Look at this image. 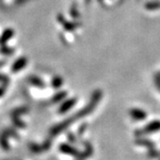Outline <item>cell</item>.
Here are the masks:
<instances>
[{
  "mask_svg": "<svg viewBox=\"0 0 160 160\" xmlns=\"http://www.w3.org/2000/svg\"><path fill=\"white\" fill-rule=\"evenodd\" d=\"M131 116L136 120H144L147 115H146V113L144 111H141V110H138V109H134V110H131Z\"/></svg>",
  "mask_w": 160,
  "mask_h": 160,
  "instance_id": "cell-4",
  "label": "cell"
},
{
  "mask_svg": "<svg viewBox=\"0 0 160 160\" xmlns=\"http://www.w3.org/2000/svg\"><path fill=\"white\" fill-rule=\"evenodd\" d=\"M59 148H60L61 152L66 153V154H68V155H72V156H74L76 158L80 155V153H81L79 151H77L75 148H73L72 146L68 145V144H66V143L61 144L60 147H59Z\"/></svg>",
  "mask_w": 160,
  "mask_h": 160,
  "instance_id": "cell-2",
  "label": "cell"
},
{
  "mask_svg": "<svg viewBox=\"0 0 160 160\" xmlns=\"http://www.w3.org/2000/svg\"><path fill=\"white\" fill-rule=\"evenodd\" d=\"M29 148H30V150H31L33 152H43L42 147L40 146V145H37V144H35V143L30 144V145H29Z\"/></svg>",
  "mask_w": 160,
  "mask_h": 160,
  "instance_id": "cell-6",
  "label": "cell"
},
{
  "mask_svg": "<svg viewBox=\"0 0 160 160\" xmlns=\"http://www.w3.org/2000/svg\"><path fill=\"white\" fill-rule=\"evenodd\" d=\"M160 130V121H153L152 122L148 123V125L144 128V129L141 130H137L135 132V134L137 136H142L148 133H152V132H155Z\"/></svg>",
  "mask_w": 160,
  "mask_h": 160,
  "instance_id": "cell-1",
  "label": "cell"
},
{
  "mask_svg": "<svg viewBox=\"0 0 160 160\" xmlns=\"http://www.w3.org/2000/svg\"><path fill=\"white\" fill-rule=\"evenodd\" d=\"M68 139H70V141L71 142H72V143H76V139L74 138V136H72V134L71 133H68Z\"/></svg>",
  "mask_w": 160,
  "mask_h": 160,
  "instance_id": "cell-7",
  "label": "cell"
},
{
  "mask_svg": "<svg viewBox=\"0 0 160 160\" xmlns=\"http://www.w3.org/2000/svg\"><path fill=\"white\" fill-rule=\"evenodd\" d=\"M136 144L140 145V146L147 147L148 148H151V150H152V148H154V147H155L153 142H152L150 140H147V139H138V140H136Z\"/></svg>",
  "mask_w": 160,
  "mask_h": 160,
  "instance_id": "cell-3",
  "label": "cell"
},
{
  "mask_svg": "<svg viewBox=\"0 0 160 160\" xmlns=\"http://www.w3.org/2000/svg\"><path fill=\"white\" fill-rule=\"evenodd\" d=\"M9 135V133L4 132L1 137H0V146H1L4 150H9V144H8V140H7V136Z\"/></svg>",
  "mask_w": 160,
  "mask_h": 160,
  "instance_id": "cell-5",
  "label": "cell"
}]
</instances>
